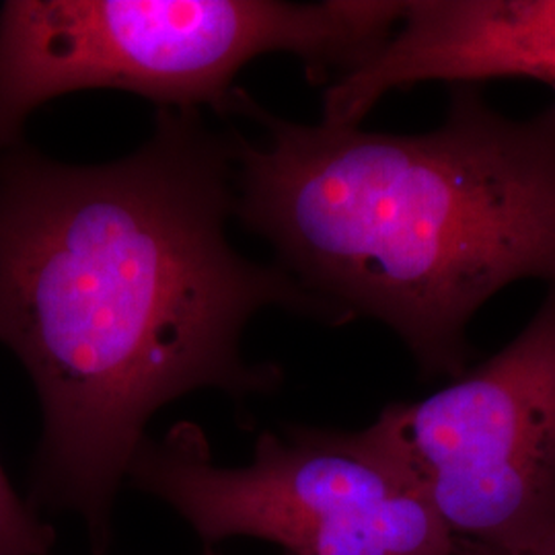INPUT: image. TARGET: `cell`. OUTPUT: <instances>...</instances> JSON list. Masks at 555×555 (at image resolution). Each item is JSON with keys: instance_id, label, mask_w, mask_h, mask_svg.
Here are the masks:
<instances>
[{"instance_id": "1", "label": "cell", "mask_w": 555, "mask_h": 555, "mask_svg": "<svg viewBox=\"0 0 555 555\" xmlns=\"http://www.w3.org/2000/svg\"><path fill=\"white\" fill-rule=\"evenodd\" d=\"M235 165L198 109L157 107L124 159L70 165L27 140L0 151V344L40 399L36 492L109 541L153 416L199 389L245 401L282 371L241 341L263 309L344 325L280 263L238 256Z\"/></svg>"}, {"instance_id": "2", "label": "cell", "mask_w": 555, "mask_h": 555, "mask_svg": "<svg viewBox=\"0 0 555 555\" xmlns=\"http://www.w3.org/2000/svg\"><path fill=\"white\" fill-rule=\"evenodd\" d=\"M224 116L235 219L348 319L396 334L428 378L459 377L477 313L522 280L555 286V101L529 118L456 85L420 134L298 124L235 87Z\"/></svg>"}, {"instance_id": "3", "label": "cell", "mask_w": 555, "mask_h": 555, "mask_svg": "<svg viewBox=\"0 0 555 555\" xmlns=\"http://www.w3.org/2000/svg\"><path fill=\"white\" fill-rule=\"evenodd\" d=\"M405 0H9L0 7V151L66 93L114 89L224 114L238 70L288 52L327 82L396 31Z\"/></svg>"}, {"instance_id": "4", "label": "cell", "mask_w": 555, "mask_h": 555, "mask_svg": "<svg viewBox=\"0 0 555 555\" xmlns=\"http://www.w3.org/2000/svg\"><path fill=\"white\" fill-rule=\"evenodd\" d=\"M128 479L206 547L235 537L286 555H459L416 481L362 430L263 433L247 465H217L194 424L146 438Z\"/></svg>"}, {"instance_id": "5", "label": "cell", "mask_w": 555, "mask_h": 555, "mask_svg": "<svg viewBox=\"0 0 555 555\" xmlns=\"http://www.w3.org/2000/svg\"><path fill=\"white\" fill-rule=\"evenodd\" d=\"M459 543L502 545L555 522V286L500 352L362 428Z\"/></svg>"}, {"instance_id": "6", "label": "cell", "mask_w": 555, "mask_h": 555, "mask_svg": "<svg viewBox=\"0 0 555 555\" xmlns=\"http://www.w3.org/2000/svg\"><path fill=\"white\" fill-rule=\"evenodd\" d=\"M496 79L555 91V0H408L377 54L327 85L323 121L360 126L389 93L422 82Z\"/></svg>"}, {"instance_id": "7", "label": "cell", "mask_w": 555, "mask_h": 555, "mask_svg": "<svg viewBox=\"0 0 555 555\" xmlns=\"http://www.w3.org/2000/svg\"><path fill=\"white\" fill-rule=\"evenodd\" d=\"M54 531L15 492L0 467V555H46Z\"/></svg>"}, {"instance_id": "8", "label": "cell", "mask_w": 555, "mask_h": 555, "mask_svg": "<svg viewBox=\"0 0 555 555\" xmlns=\"http://www.w3.org/2000/svg\"><path fill=\"white\" fill-rule=\"evenodd\" d=\"M459 555H555V522L531 535L502 545L459 543Z\"/></svg>"}, {"instance_id": "9", "label": "cell", "mask_w": 555, "mask_h": 555, "mask_svg": "<svg viewBox=\"0 0 555 555\" xmlns=\"http://www.w3.org/2000/svg\"><path fill=\"white\" fill-rule=\"evenodd\" d=\"M204 555H217V554H215V550H212V547H206V550H204Z\"/></svg>"}]
</instances>
